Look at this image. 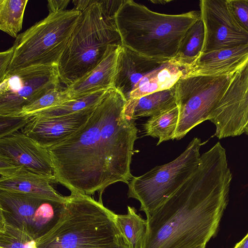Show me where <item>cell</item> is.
Masks as SVG:
<instances>
[{"instance_id": "1", "label": "cell", "mask_w": 248, "mask_h": 248, "mask_svg": "<svg viewBox=\"0 0 248 248\" xmlns=\"http://www.w3.org/2000/svg\"><path fill=\"white\" fill-rule=\"evenodd\" d=\"M126 99L111 88L86 122L69 137L47 149L56 183L71 194L100 195L117 182L128 184L138 129L124 113Z\"/></svg>"}, {"instance_id": "2", "label": "cell", "mask_w": 248, "mask_h": 248, "mask_svg": "<svg viewBox=\"0 0 248 248\" xmlns=\"http://www.w3.org/2000/svg\"><path fill=\"white\" fill-rule=\"evenodd\" d=\"M232 173L217 143L186 181L147 218L141 248H196L217 232L228 205Z\"/></svg>"}, {"instance_id": "3", "label": "cell", "mask_w": 248, "mask_h": 248, "mask_svg": "<svg viewBox=\"0 0 248 248\" xmlns=\"http://www.w3.org/2000/svg\"><path fill=\"white\" fill-rule=\"evenodd\" d=\"M116 214L89 195L71 194L55 225L36 240L37 248H130Z\"/></svg>"}, {"instance_id": "4", "label": "cell", "mask_w": 248, "mask_h": 248, "mask_svg": "<svg viewBox=\"0 0 248 248\" xmlns=\"http://www.w3.org/2000/svg\"><path fill=\"white\" fill-rule=\"evenodd\" d=\"M201 17L200 11L167 15L125 0L114 21L122 46L145 57L169 62L187 30Z\"/></svg>"}, {"instance_id": "5", "label": "cell", "mask_w": 248, "mask_h": 248, "mask_svg": "<svg viewBox=\"0 0 248 248\" xmlns=\"http://www.w3.org/2000/svg\"><path fill=\"white\" fill-rule=\"evenodd\" d=\"M122 45L114 19L103 12L98 0L81 12L58 65L66 87L81 78L102 61L110 46Z\"/></svg>"}, {"instance_id": "6", "label": "cell", "mask_w": 248, "mask_h": 248, "mask_svg": "<svg viewBox=\"0 0 248 248\" xmlns=\"http://www.w3.org/2000/svg\"><path fill=\"white\" fill-rule=\"evenodd\" d=\"M80 14L75 8L49 13L19 34L7 74L33 66H58Z\"/></svg>"}, {"instance_id": "7", "label": "cell", "mask_w": 248, "mask_h": 248, "mask_svg": "<svg viewBox=\"0 0 248 248\" xmlns=\"http://www.w3.org/2000/svg\"><path fill=\"white\" fill-rule=\"evenodd\" d=\"M201 139L194 138L186 150L171 162L157 166L140 176L133 177L128 197L139 201L140 210L147 217L169 199L191 176L200 160Z\"/></svg>"}, {"instance_id": "8", "label": "cell", "mask_w": 248, "mask_h": 248, "mask_svg": "<svg viewBox=\"0 0 248 248\" xmlns=\"http://www.w3.org/2000/svg\"><path fill=\"white\" fill-rule=\"evenodd\" d=\"M233 76H183L178 80L175 86L179 119L174 139H181L193 127L209 120Z\"/></svg>"}, {"instance_id": "9", "label": "cell", "mask_w": 248, "mask_h": 248, "mask_svg": "<svg viewBox=\"0 0 248 248\" xmlns=\"http://www.w3.org/2000/svg\"><path fill=\"white\" fill-rule=\"evenodd\" d=\"M65 202L0 189V223L22 231L36 240L57 223Z\"/></svg>"}, {"instance_id": "10", "label": "cell", "mask_w": 248, "mask_h": 248, "mask_svg": "<svg viewBox=\"0 0 248 248\" xmlns=\"http://www.w3.org/2000/svg\"><path fill=\"white\" fill-rule=\"evenodd\" d=\"M58 66L24 68L7 74L0 83V116L15 117L47 92L59 88Z\"/></svg>"}, {"instance_id": "11", "label": "cell", "mask_w": 248, "mask_h": 248, "mask_svg": "<svg viewBox=\"0 0 248 248\" xmlns=\"http://www.w3.org/2000/svg\"><path fill=\"white\" fill-rule=\"evenodd\" d=\"M219 139L245 133L248 125V63L235 73L209 120Z\"/></svg>"}, {"instance_id": "12", "label": "cell", "mask_w": 248, "mask_h": 248, "mask_svg": "<svg viewBox=\"0 0 248 248\" xmlns=\"http://www.w3.org/2000/svg\"><path fill=\"white\" fill-rule=\"evenodd\" d=\"M200 7L204 27L202 53L248 44V32L235 19L228 0H202Z\"/></svg>"}, {"instance_id": "13", "label": "cell", "mask_w": 248, "mask_h": 248, "mask_svg": "<svg viewBox=\"0 0 248 248\" xmlns=\"http://www.w3.org/2000/svg\"><path fill=\"white\" fill-rule=\"evenodd\" d=\"M0 163L23 167L39 174L54 177L47 149L22 132L0 138Z\"/></svg>"}, {"instance_id": "14", "label": "cell", "mask_w": 248, "mask_h": 248, "mask_svg": "<svg viewBox=\"0 0 248 248\" xmlns=\"http://www.w3.org/2000/svg\"><path fill=\"white\" fill-rule=\"evenodd\" d=\"M95 108L62 116L32 117L21 132L47 149L63 141L78 129L86 122Z\"/></svg>"}, {"instance_id": "15", "label": "cell", "mask_w": 248, "mask_h": 248, "mask_svg": "<svg viewBox=\"0 0 248 248\" xmlns=\"http://www.w3.org/2000/svg\"><path fill=\"white\" fill-rule=\"evenodd\" d=\"M248 63V44L202 53L183 76L233 75Z\"/></svg>"}, {"instance_id": "16", "label": "cell", "mask_w": 248, "mask_h": 248, "mask_svg": "<svg viewBox=\"0 0 248 248\" xmlns=\"http://www.w3.org/2000/svg\"><path fill=\"white\" fill-rule=\"evenodd\" d=\"M167 62L145 57L121 46L112 88L121 93L127 100L132 89L140 79Z\"/></svg>"}, {"instance_id": "17", "label": "cell", "mask_w": 248, "mask_h": 248, "mask_svg": "<svg viewBox=\"0 0 248 248\" xmlns=\"http://www.w3.org/2000/svg\"><path fill=\"white\" fill-rule=\"evenodd\" d=\"M0 189L33 194L59 202L66 197L60 194L51 185L54 177L33 172L21 166L0 168Z\"/></svg>"}, {"instance_id": "18", "label": "cell", "mask_w": 248, "mask_h": 248, "mask_svg": "<svg viewBox=\"0 0 248 248\" xmlns=\"http://www.w3.org/2000/svg\"><path fill=\"white\" fill-rule=\"evenodd\" d=\"M110 46L100 63L86 75L64 90L70 99L112 88L117 57L120 46Z\"/></svg>"}, {"instance_id": "19", "label": "cell", "mask_w": 248, "mask_h": 248, "mask_svg": "<svg viewBox=\"0 0 248 248\" xmlns=\"http://www.w3.org/2000/svg\"><path fill=\"white\" fill-rule=\"evenodd\" d=\"M177 106L175 85L171 88L152 93L137 99H128L124 113L133 120L152 117Z\"/></svg>"}, {"instance_id": "20", "label": "cell", "mask_w": 248, "mask_h": 248, "mask_svg": "<svg viewBox=\"0 0 248 248\" xmlns=\"http://www.w3.org/2000/svg\"><path fill=\"white\" fill-rule=\"evenodd\" d=\"M184 74L183 68L169 62L140 79L132 89L127 100L170 89Z\"/></svg>"}, {"instance_id": "21", "label": "cell", "mask_w": 248, "mask_h": 248, "mask_svg": "<svg viewBox=\"0 0 248 248\" xmlns=\"http://www.w3.org/2000/svg\"><path fill=\"white\" fill-rule=\"evenodd\" d=\"M204 39V27L201 17L186 31L175 56L170 61L183 69H189L202 54Z\"/></svg>"}, {"instance_id": "22", "label": "cell", "mask_w": 248, "mask_h": 248, "mask_svg": "<svg viewBox=\"0 0 248 248\" xmlns=\"http://www.w3.org/2000/svg\"><path fill=\"white\" fill-rule=\"evenodd\" d=\"M179 119L177 106L151 117L143 124L146 136L158 138L157 145L174 139Z\"/></svg>"}, {"instance_id": "23", "label": "cell", "mask_w": 248, "mask_h": 248, "mask_svg": "<svg viewBox=\"0 0 248 248\" xmlns=\"http://www.w3.org/2000/svg\"><path fill=\"white\" fill-rule=\"evenodd\" d=\"M117 222L130 248H141L146 235L147 221L137 213L133 207L127 206V213L116 214Z\"/></svg>"}, {"instance_id": "24", "label": "cell", "mask_w": 248, "mask_h": 248, "mask_svg": "<svg viewBox=\"0 0 248 248\" xmlns=\"http://www.w3.org/2000/svg\"><path fill=\"white\" fill-rule=\"evenodd\" d=\"M28 0H0V29L16 38L22 28Z\"/></svg>"}, {"instance_id": "25", "label": "cell", "mask_w": 248, "mask_h": 248, "mask_svg": "<svg viewBox=\"0 0 248 248\" xmlns=\"http://www.w3.org/2000/svg\"><path fill=\"white\" fill-rule=\"evenodd\" d=\"M108 90H100L81 97L70 99L58 106L42 111L33 117L62 116L94 108L98 104Z\"/></svg>"}, {"instance_id": "26", "label": "cell", "mask_w": 248, "mask_h": 248, "mask_svg": "<svg viewBox=\"0 0 248 248\" xmlns=\"http://www.w3.org/2000/svg\"><path fill=\"white\" fill-rule=\"evenodd\" d=\"M69 100L64 90L56 89L47 92L31 104L23 108L15 117L30 119L42 111L58 106Z\"/></svg>"}, {"instance_id": "27", "label": "cell", "mask_w": 248, "mask_h": 248, "mask_svg": "<svg viewBox=\"0 0 248 248\" xmlns=\"http://www.w3.org/2000/svg\"><path fill=\"white\" fill-rule=\"evenodd\" d=\"M0 248H37L36 240L27 233L0 223Z\"/></svg>"}, {"instance_id": "28", "label": "cell", "mask_w": 248, "mask_h": 248, "mask_svg": "<svg viewBox=\"0 0 248 248\" xmlns=\"http://www.w3.org/2000/svg\"><path fill=\"white\" fill-rule=\"evenodd\" d=\"M29 119L19 117L0 116V138L11 135L22 129Z\"/></svg>"}, {"instance_id": "29", "label": "cell", "mask_w": 248, "mask_h": 248, "mask_svg": "<svg viewBox=\"0 0 248 248\" xmlns=\"http://www.w3.org/2000/svg\"><path fill=\"white\" fill-rule=\"evenodd\" d=\"M237 22L248 32V0H228Z\"/></svg>"}, {"instance_id": "30", "label": "cell", "mask_w": 248, "mask_h": 248, "mask_svg": "<svg viewBox=\"0 0 248 248\" xmlns=\"http://www.w3.org/2000/svg\"><path fill=\"white\" fill-rule=\"evenodd\" d=\"M15 48L13 46L8 49L0 53V82L7 74L14 54Z\"/></svg>"}, {"instance_id": "31", "label": "cell", "mask_w": 248, "mask_h": 248, "mask_svg": "<svg viewBox=\"0 0 248 248\" xmlns=\"http://www.w3.org/2000/svg\"><path fill=\"white\" fill-rule=\"evenodd\" d=\"M104 13L109 17L114 19V16L125 0H98Z\"/></svg>"}, {"instance_id": "32", "label": "cell", "mask_w": 248, "mask_h": 248, "mask_svg": "<svg viewBox=\"0 0 248 248\" xmlns=\"http://www.w3.org/2000/svg\"><path fill=\"white\" fill-rule=\"evenodd\" d=\"M69 2V0H50L47 1V7L49 13L63 11Z\"/></svg>"}, {"instance_id": "33", "label": "cell", "mask_w": 248, "mask_h": 248, "mask_svg": "<svg viewBox=\"0 0 248 248\" xmlns=\"http://www.w3.org/2000/svg\"><path fill=\"white\" fill-rule=\"evenodd\" d=\"M239 248H248V233L244 238L239 242Z\"/></svg>"}, {"instance_id": "34", "label": "cell", "mask_w": 248, "mask_h": 248, "mask_svg": "<svg viewBox=\"0 0 248 248\" xmlns=\"http://www.w3.org/2000/svg\"><path fill=\"white\" fill-rule=\"evenodd\" d=\"M170 1V0H151V2L154 3L155 4L158 3V4H166V3L169 2Z\"/></svg>"}, {"instance_id": "35", "label": "cell", "mask_w": 248, "mask_h": 248, "mask_svg": "<svg viewBox=\"0 0 248 248\" xmlns=\"http://www.w3.org/2000/svg\"><path fill=\"white\" fill-rule=\"evenodd\" d=\"M239 245H240V243H239V242L238 243H237V244H236L235 247L233 248H239Z\"/></svg>"}, {"instance_id": "36", "label": "cell", "mask_w": 248, "mask_h": 248, "mask_svg": "<svg viewBox=\"0 0 248 248\" xmlns=\"http://www.w3.org/2000/svg\"><path fill=\"white\" fill-rule=\"evenodd\" d=\"M206 245H203L202 246H199L196 248H205Z\"/></svg>"}, {"instance_id": "37", "label": "cell", "mask_w": 248, "mask_h": 248, "mask_svg": "<svg viewBox=\"0 0 248 248\" xmlns=\"http://www.w3.org/2000/svg\"><path fill=\"white\" fill-rule=\"evenodd\" d=\"M245 133H247V134H248V125H247L246 129H245Z\"/></svg>"}]
</instances>
